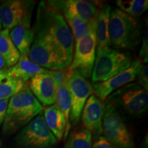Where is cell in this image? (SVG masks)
<instances>
[{
	"instance_id": "cell-25",
	"label": "cell",
	"mask_w": 148,
	"mask_h": 148,
	"mask_svg": "<svg viewBox=\"0 0 148 148\" xmlns=\"http://www.w3.org/2000/svg\"><path fill=\"white\" fill-rule=\"evenodd\" d=\"M97 18H94L91 21L88 22H84L81 25H79L76 28L72 29L71 33L73 37V40L75 43H76L82 38L87 35L90 31L96 28Z\"/></svg>"
},
{
	"instance_id": "cell-15",
	"label": "cell",
	"mask_w": 148,
	"mask_h": 148,
	"mask_svg": "<svg viewBox=\"0 0 148 148\" xmlns=\"http://www.w3.org/2000/svg\"><path fill=\"white\" fill-rule=\"evenodd\" d=\"M103 115V103L95 95H91L83 108L80 119L84 128L91 132L95 140L102 134Z\"/></svg>"
},
{
	"instance_id": "cell-30",
	"label": "cell",
	"mask_w": 148,
	"mask_h": 148,
	"mask_svg": "<svg viewBox=\"0 0 148 148\" xmlns=\"http://www.w3.org/2000/svg\"><path fill=\"white\" fill-rule=\"evenodd\" d=\"M9 99H10L0 100V126H1V124H3V121H4L7 108H8Z\"/></svg>"
},
{
	"instance_id": "cell-32",
	"label": "cell",
	"mask_w": 148,
	"mask_h": 148,
	"mask_svg": "<svg viewBox=\"0 0 148 148\" xmlns=\"http://www.w3.org/2000/svg\"><path fill=\"white\" fill-rule=\"evenodd\" d=\"M1 29H2V26H1V20H0V31L1 30Z\"/></svg>"
},
{
	"instance_id": "cell-6",
	"label": "cell",
	"mask_w": 148,
	"mask_h": 148,
	"mask_svg": "<svg viewBox=\"0 0 148 148\" xmlns=\"http://www.w3.org/2000/svg\"><path fill=\"white\" fill-rule=\"evenodd\" d=\"M132 55L113 48L96 53L91 74L93 83L106 81L130 67L133 62Z\"/></svg>"
},
{
	"instance_id": "cell-24",
	"label": "cell",
	"mask_w": 148,
	"mask_h": 148,
	"mask_svg": "<svg viewBox=\"0 0 148 148\" xmlns=\"http://www.w3.org/2000/svg\"><path fill=\"white\" fill-rule=\"evenodd\" d=\"M116 4L119 10L133 18L142 15L148 8L147 0H118Z\"/></svg>"
},
{
	"instance_id": "cell-19",
	"label": "cell",
	"mask_w": 148,
	"mask_h": 148,
	"mask_svg": "<svg viewBox=\"0 0 148 148\" xmlns=\"http://www.w3.org/2000/svg\"><path fill=\"white\" fill-rule=\"evenodd\" d=\"M30 23L16 25L10 30V36L21 56L28 55L34 38V30Z\"/></svg>"
},
{
	"instance_id": "cell-5",
	"label": "cell",
	"mask_w": 148,
	"mask_h": 148,
	"mask_svg": "<svg viewBox=\"0 0 148 148\" xmlns=\"http://www.w3.org/2000/svg\"><path fill=\"white\" fill-rule=\"evenodd\" d=\"M115 108L134 116H143L148 109V92L137 82L125 85L106 99Z\"/></svg>"
},
{
	"instance_id": "cell-10",
	"label": "cell",
	"mask_w": 148,
	"mask_h": 148,
	"mask_svg": "<svg viewBox=\"0 0 148 148\" xmlns=\"http://www.w3.org/2000/svg\"><path fill=\"white\" fill-rule=\"evenodd\" d=\"M66 86L69 89L71 103L70 124L75 125L80 119L81 114L86 100L94 93V90L92 84L77 70H73Z\"/></svg>"
},
{
	"instance_id": "cell-27",
	"label": "cell",
	"mask_w": 148,
	"mask_h": 148,
	"mask_svg": "<svg viewBox=\"0 0 148 148\" xmlns=\"http://www.w3.org/2000/svg\"><path fill=\"white\" fill-rule=\"evenodd\" d=\"M139 58H143V63H147L148 60V31L147 23L146 24V28L144 31L143 38H142V45L139 52Z\"/></svg>"
},
{
	"instance_id": "cell-23",
	"label": "cell",
	"mask_w": 148,
	"mask_h": 148,
	"mask_svg": "<svg viewBox=\"0 0 148 148\" xmlns=\"http://www.w3.org/2000/svg\"><path fill=\"white\" fill-rule=\"evenodd\" d=\"M92 134L86 128L78 129L69 135L65 148H92Z\"/></svg>"
},
{
	"instance_id": "cell-29",
	"label": "cell",
	"mask_w": 148,
	"mask_h": 148,
	"mask_svg": "<svg viewBox=\"0 0 148 148\" xmlns=\"http://www.w3.org/2000/svg\"><path fill=\"white\" fill-rule=\"evenodd\" d=\"M92 148H116L104 136H100L96 138L92 145Z\"/></svg>"
},
{
	"instance_id": "cell-13",
	"label": "cell",
	"mask_w": 148,
	"mask_h": 148,
	"mask_svg": "<svg viewBox=\"0 0 148 148\" xmlns=\"http://www.w3.org/2000/svg\"><path fill=\"white\" fill-rule=\"evenodd\" d=\"M142 59L136 58L133 60L132 64L126 70L114 75L106 81L93 83L94 93L100 100L106 101L107 97L112 92L123 87L125 85L134 82L140 69L143 66Z\"/></svg>"
},
{
	"instance_id": "cell-28",
	"label": "cell",
	"mask_w": 148,
	"mask_h": 148,
	"mask_svg": "<svg viewBox=\"0 0 148 148\" xmlns=\"http://www.w3.org/2000/svg\"><path fill=\"white\" fill-rule=\"evenodd\" d=\"M136 79H137L138 84L145 90H148V66L147 64H143Z\"/></svg>"
},
{
	"instance_id": "cell-14",
	"label": "cell",
	"mask_w": 148,
	"mask_h": 148,
	"mask_svg": "<svg viewBox=\"0 0 148 148\" xmlns=\"http://www.w3.org/2000/svg\"><path fill=\"white\" fill-rule=\"evenodd\" d=\"M28 84L29 90L40 104L49 106L56 103L57 86L50 70L32 77Z\"/></svg>"
},
{
	"instance_id": "cell-31",
	"label": "cell",
	"mask_w": 148,
	"mask_h": 148,
	"mask_svg": "<svg viewBox=\"0 0 148 148\" xmlns=\"http://www.w3.org/2000/svg\"><path fill=\"white\" fill-rule=\"evenodd\" d=\"M5 69H7L6 64H5V62L2 57V56L0 54V71Z\"/></svg>"
},
{
	"instance_id": "cell-3",
	"label": "cell",
	"mask_w": 148,
	"mask_h": 148,
	"mask_svg": "<svg viewBox=\"0 0 148 148\" xmlns=\"http://www.w3.org/2000/svg\"><path fill=\"white\" fill-rule=\"evenodd\" d=\"M110 45L115 49L131 50L137 47L140 25L137 20L119 8L111 9L109 18Z\"/></svg>"
},
{
	"instance_id": "cell-18",
	"label": "cell",
	"mask_w": 148,
	"mask_h": 148,
	"mask_svg": "<svg viewBox=\"0 0 148 148\" xmlns=\"http://www.w3.org/2000/svg\"><path fill=\"white\" fill-rule=\"evenodd\" d=\"M44 120L49 130L57 140L64 136L66 127V119L64 114L56 103L47 106L44 109Z\"/></svg>"
},
{
	"instance_id": "cell-7",
	"label": "cell",
	"mask_w": 148,
	"mask_h": 148,
	"mask_svg": "<svg viewBox=\"0 0 148 148\" xmlns=\"http://www.w3.org/2000/svg\"><path fill=\"white\" fill-rule=\"evenodd\" d=\"M14 140L18 148H52L57 143L46 125L42 112L20 130Z\"/></svg>"
},
{
	"instance_id": "cell-2",
	"label": "cell",
	"mask_w": 148,
	"mask_h": 148,
	"mask_svg": "<svg viewBox=\"0 0 148 148\" xmlns=\"http://www.w3.org/2000/svg\"><path fill=\"white\" fill-rule=\"evenodd\" d=\"M43 110L27 85L10 98L2 130L10 134L21 130Z\"/></svg>"
},
{
	"instance_id": "cell-20",
	"label": "cell",
	"mask_w": 148,
	"mask_h": 148,
	"mask_svg": "<svg viewBox=\"0 0 148 148\" xmlns=\"http://www.w3.org/2000/svg\"><path fill=\"white\" fill-rule=\"evenodd\" d=\"M0 54L4 59L7 68L16 64L21 57L19 51L11 39L10 30L8 29L0 31Z\"/></svg>"
},
{
	"instance_id": "cell-12",
	"label": "cell",
	"mask_w": 148,
	"mask_h": 148,
	"mask_svg": "<svg viewBox=\"0 0 148 148\" xmlns=\"http://www.w3.org/2000/svg\"><path fill=\"white\" fill-rule=\"evenodd\" d=\"M47 4L56 12L62 16H75L85 22L98 17L101 3L84 0H66V1H48Z\"/></svg>"
},
{
	"instance_id": "cell-21",
	"label": "cell",
	"mask_w": 148,
	"mask_h": 148,
	"mask_svg": "<svg viewBox=\"0 0 148 148\" xmlns=\"http://www.w3.org/2000/svg\"><path fill=\"white\" fill-rule=\"evenodd\" d=\"M25 82L9 75L5 69L0 71V100L10 99L25 87Z\"/></svg>"
},
{
	"instance_id": "cell-1",
	"label": "cell",
	"mask_w": 148,
	"mask_h": 148,
	"mask_svg": "<svg viewBox=\"0 0 148 148\" xmlns=\"http://www.w3.org/2000/svg\"><path fill=\"white\" fill-rule=\"evenodd\" d=\"M36 17L43 24L57 54L68 68L73 59L74 40L63 16L51 9L47 3L41 1L38 5Z\"/></svg>"
},
{
	"instance_id": "cell-8",
	"label": "cell",
	"mask_w": 148,
	"mask_h": 148,
	"mask_svg": "<svg viewBox=\"0 0 148 148\" xmlns=\"http://www.w3.org/2000/svg\"><path fill=\"white\" fill-rule=\"evenodd\" d=\"M102 133L116 148H134L132 136L121 115L108 101L103 103Z\"/></svg>"
},
{
	"instance_id": "cell-4",
	"label": "cell",
	"mask_w": 148,
	"mask_h": 148,
	"mask_svg": "<svg viewBox=\"0 0 148 148\" xmlns=\"http://www.w3.org/2000/svg\"><path fill=\"white\" fill-rule=\"evenodd\" d=\"M35 25L34 38L27 55L29 60L51 71L66 69L63 62L57 54L43 24L38 17H36Z\"/></svg>"
},
{
	"instance_id": "cell-22",
	"label": "cell",
	"mask_w": 148,
	"mask_h": 148,
	"mask_svg": "<svg viewBox=\"0 0 148 148\" xmlns=\"http://www.w3.org/2000/svg\"><path fill=\"white\" fill-rule=\"evenodd\" d=\"M56 103L65 117L66 127L64 130V137L66 138L69 135L70 128H71L69 117L71 106V97H70L69 91L66 85H62L57 87Z\"/></svg>"
},
{
	"instance_id": "cell-9",
	"label": "cell",
	"mask_w": 148,
	"mask_h": 148,
	"mask_svg": "<svg viewBox=\"0 0 148 148\" xmlns=\"http://www.w3.org/2000/svg\"><path fill=\"white\" fill-rule=\"evenodd\" d=\"M95 29L75 43L73 59L68 69L77 70L86 79L91 76L96 57Z\"/></svg>"
},
{
	"instance_id": "cell-17",
	"label": "cell",
	"mask_w": 148,
	"mask_h": 148,
	"mask_svg": "<svg viewBox=\"0 0 148 148\" xmlns=\"http://www.w3.org/2000/svg\"><path fill=\"white\" fill-rule=\"evenodd\" d=\"M111 6L106 3L101 7L97 17L96 25V53L111 47L109 37V18Z\"/></svg>"
},
{
	"instance_id": "cell-11",
	"label": "cell",
	"mask_w": 148,
	"mask_h": 148,
	"mask_svg": "<svg viewBox=\"0 0 148 148\" xmlns=\"http://www.w3.org/2000/svg\"><path fill=\"white\" fill-rule=\"evenodd\" d=\"M34 1L8 0L0 5V20L3 29L10 30L16 25L30 23Z\"/></svg>"
},
{
	"instance_id": "cell-33",
	"label": "cell",
	"mask_w": 148,
	"mask_h": 148,
	"mask_svg": "<svg viewBox=\"0 0 148 148\" xmlns=\"http://www.w3.org/2000/svg\"><path fill=\"white\" fill-rule=\"evenodd\" d=\"M0 148H2V144H1V140H0Z\"/></svg>"
},
{
	"instance_id": "cell-16",
	"label": "cell",
	"mask_w": 148,
	"mask_h": 148,
	"mask_svg": "<svg viewBox=\"0 0 148 148\" xmlns=\"http://www.w3.org/2000/svg\"><path fill=\"white\" fill-rule=\"evenodd\" d=\"M49 71L33 62L29 60L27 55L21 56L16 64L5 69V71L9 75L23 82L29 80L36 75L47 73Z\"/></svg>"
},
{
	"instance_id": "cell-26",
	"label": "cell",
	"mask_w": 148,
	"mask_h": 148,
	"mask_svg": "<svg viewBox=\"0 0 148 148\" xmlns=\"http://www.w3.org/2000/svg\"><path fill=\"white\" fill-rule=\"evenodd\" d=\"M73 70H71L68 68L62 70H57V71H51V75H52L53 79H54L56 86L62 85H66L68 81L71 77Z\"/></svg>"
}]
</instances>
